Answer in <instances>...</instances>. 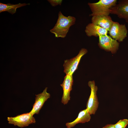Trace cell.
Here are the masks:
<instances>
[{"label":"cell","mask_w":128,"mask_h":128,"mask_svg":"<svg viewBox=\"0 0 128 128\" xmlns=\"http://www.w3.org/2000/svg\"><path fill=\"white\" fill-rule=\"evenodd\" d=\"M85 32L88 37L94 36L97 37L100 35H107L108 31L105 29L91 23L86 26Z\"/></svg>","instance_id":"obj_13"},{"label":"cell","mask_w":128,"mask_h":128,"mask_svg":"<svg viewBox=\"0 0 128 128\" xmlns=\"http://www.w3.org/2000/svg\"><path fill=\"white\" fill-rule=\"evenodd\" d=\"M102 128H115L114 124H108L103 127Z\"/></svg>","instance_id":"obj_17"},{"label":"cell","mask_w":128,"mask_h":128,"mask_svg":"<svg viewBox=\"0 0 128 128\" xmlns=\"http://www.w3.org/2000/svg\"><path fill=\"white\" fill-rule=\"evenodd\" d=\"M109 32L110 36L119 42L123 41L127 37L128 32L125 25L121 24L117 22H115Z\"/></svg>","instance_id":"obj_7"},{"label":"cell","mask_w":128,"mask_h":128,"mask_svg":"<svg viewBox=\"0 0 128 128\" xmlns=\"http://www.w3.org/2000/svg\"><path fill=\"white\" fill-rule=\"evenodd\" d=\"M88 85L91 89V92L87 102L86 108L91 115L94 114L97 109L99 104L96 94L98 88L94 81H89Z\"/></svg>","instance_id":"obj_4"},{"label":"cell","mask_w":128,"mask_h":128,"mask_svg":"<svg viewBox=\"0 0 128 128\" xmlns=\"http://www.w3.org/2000/svg\"><path fill=\"white\" fill-rule=\"evenodd\" d=\"M48 1L53 7H55L57 5H61L62 2V0H49Z\"/></svg>","instance_id":"obj_16"},{"label":"cell","mask_w":128,"mask_h":128,"mask_svg":"<svg viewBox=\"0 0 128 128\" xmlns=\"http://www.w3.org/2000/svg\"><path fill=\"white\" fill-rule=\"evenodd\" d=\"M76 21L75 17L70 16H65L60 11L56 23L50 32L55 34V37L64 38L70 27L75 24Z\"/></svg>","instance_id":"obj_1"},{"label":"cell","mask_w":128,"mask_h":128,"mask_svg":"<svg viewBox=\"0 0 128 128\" xmlns=\"http://www.w3.org/2000/svg\"><path fill=\"white\" fill-rule=\"evenodd\" d=\"M117 2L116 0H100L96 3H88V5L92 12L90 16L109 15L111 9L116 5Z\"/></svg>","instance_id":"obj_2"},{"label":"cell","mask_w":128,"mask_h":128,"mask_svg":"<svg viewBox=\"0 0 128 128\" xmlns=\"http://www.w3.org/2000/svg\"><path fill=\"white\" fill-rule=\"evenodd\" d=\"M128 124L127 119H121L114 124L115 128H125Z\"/></svg>","instance_id":"obj_15"},{"label":"cell","mask_w":128,"mask_h":128,"mask_svg":"<svg viewBox=\"0 0 128 128\" xmlns=\"http://www.w3.org/2000/svg\"><path fill=\"white\" fill-rule=\"evenodd\" d=\"M98 45L100 47L106 51L115 53L119 49V43L107 35H99Z\"/></svg>","instance_id":"obj_6"},{"label":"cell","mask_w":128,"mask_h":128,"mask_svg":"<svg viewBox=\"0 0 128 128\" xmlns=\"http://www.w3.org/2000/svg\"><path fill=\"white\" fill-rule=\"evenodd\" d=\"M92 23L99 26L109 31L114 22L109 15H100L92 17Z\"/></svg>","instance_id":"obj_11"},{"label":"cell","mask_w":128,"mask_h":128,"mask_svg":"<svg viewBox=\"0 0 128 128\" xmlns=\"http://www.w3.org/2000/svg\"><path fill=\"white\" fill-rule=\"evenodd\" d=\"M87 52V49L82 48L78 54L69 59L64 60L63 65L64 72L66 74L73 75L77 69L78 65L82 57Z\"/></svg>","instance_id":"obj_3"},{"label":"cell","mask_w":128,"mask_h":128,"mask_svg":"<svg viewBox=\"0 0 128 128\" xmlns=\"http://www.w3.org/2000/svg\"><path fill=\"white\" fill-rule=\"evenodd\" d=\"M110 14L116 15L128 23V0H120L111 9Z\"/></svg>","instance_id":"obj_8"},{"label":"cell","mask_w":128,"mask_h":128,"mask_svg":"<svg viewBox=\"0 0 128 128\" xmlns=\"http://www.w3.org/2000/svg\"><path fill=\"white\" fill-rule=\"evenodd\" d=\"M30 4L19 3L17 4H13L10 3L5 4L0 3V13L4 11H7L12 14H13L16 12L17 9L22 6Z\"/></svg>","instance_id":"obj_14"},{"label":"cell","mask_w":128,"mask_h":128,"mask_svg":"<svg viewBox=\"0 0 128 128\" xmlns=\"http://www.w3.org/2000/svg\"><path fill=\"white\" fill-rule=\"evenodd\" d=\"M47 87H46L42 92L35 95V103L32 110L29 112L33 115L35 114H39L45 102L50 98V94L47 92Z\"/></svg>","instance_id":"obj_10"},{"label":"cell","mask_w":128,"mask_h":128,"mask_svg":"<svg viewBox=\"0 0 128 128\" xmlns=\"http://www.w3.org/2000/svg\"><path fill=\"white\" fill-rule=\"evenodd\" d=\"M33 115L30 112L24 113L15 117H8L7 120L9 124L21 128L24 127L30 124L35 123V119Z\"/></svg>","instance_id":"obj_5"},{"label":"cell","mask_w":128,"mask_h":128,"mask_svg":"<svg viewBox=\"0 0 128 128\" xmlns=\"http://www.w3.org/2000/svg\"><path fill=\"white\" fill-rule=\"evenodd\" d=\"M90 115L87 108L82 110L80 111L78 117L75 120L72 122L66 123V126L67 128H71L78 123L88 122L91 119Z\"/></svg>","instance_id":"obj_12"},{"label":"cell","mask_w":128,"mask_h":128,"mask_svg":"<svg viewBox=\"0 0 128 128\" xmlns=\"http://www.w3.org/2000/svg\"><path fill=\"white\" fill-rule=\"evenodd\" d=\"M73 82V75L66 74L63 83L60 85L63 91L61 102L64 105L67 104L70 100V92L72 90Z\"/></svg>","instance_id":"obj_9"}]
</instances>
